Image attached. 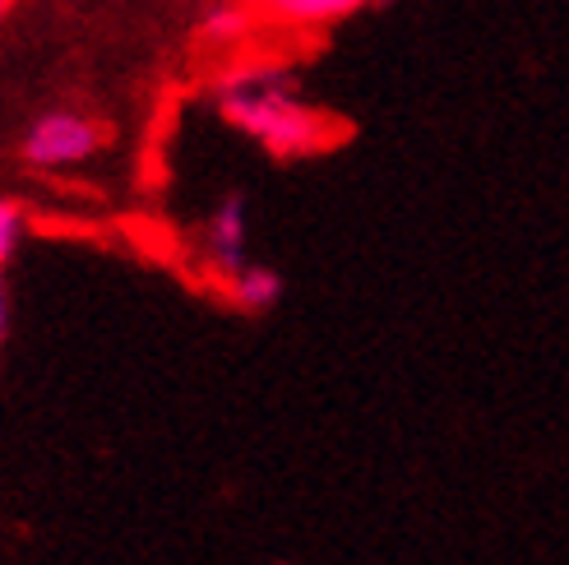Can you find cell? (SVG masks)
Wrapping results in <instances>:
<instances>
[{
  "instance_id": "6da1fadb",
  "label": "cell",
  "mask_w": 569,
  "mask_h": 565,
  "mask_svg": "<svg viewBox=\"0 0 569 565\" xmlns=\"http://www.w3.org/2000/svg\"><path fill=\"white\" fill-rule=\"evenodd\" d=\"M218 111L227 117V126H237L241 135H250L260 149L278 153V158H310L338 145V126L329 111H320L316 102H306L297 93L292 75L282 66H246L232 70L218 83Z\"/></svg>"
},
{
  "instance_id": "ba28073f",
  "label": "cell",
  "mask_w": 569,
  "mask_h": 565,
  "mask_svg": "<svg viewBox=\"0 0 569 565\" xmlns=\"http://www.w3.org/2000/svg\"><path fill=\"white\" fill-rule=\"evenodd\" d=\"M10 334V288H6V265H0V344Z\"/></svg>"
},
{
  "instance_id": "52a82bcc",
  "label": "cell",
  "mask_w": 569,
  "mask_h": 565,
  "mask_svg": "<svg viewBox=\"0 0 569 565\" xmlns=\"http://www.w3.org/2000/svg\"><path fill=\"white\" fill-rule=\"evenodd\" d=\"M246 28V10L241 6H213L204 14V23H199V33H204L209 42H227V38H237Z\"/></svg>"
},
{
  "instance_id": "5b68a950",
  "label": "cell",
  "mask_w": 569,
  "mask_h": 565,
  "mask_svg": "<svg viewBox=\"0 0 569 565\" xmlns=\"http://www.w3.org/2000/svg\"><path fill=\"white\" fill-rule=\"evenodd\" d=\"M227 297H232V306L250 310V316H260V310H273L278 297H282V278L269 269V265H241L232 278H222Z\"/></svg>"
},
{
  "instance_id": "7a4b0ae2",
  "label": "cell",
  "mask_w": 569,
  "mask_h": 565,
  "mask_svg": "<svg viewBox=\"0 0 569 565\" xmlns=\"http://www.w3.org/2000/svg\"><path fill=\"white\" fill-rule=\"evenodd\" d=\"M98 149H102V126L79 117V111H47L23 135V162L47 167V172L89 162Z\"/></svg>"
},
{
  "instance_id": "9c48e42d",
  "label": "cell",
  "mask_w": 569,
  "mask_h": 565,
  "mask_svg": "<svg viewBox=\"0 0 569 565\" xmlns=\"http://www.w3.org/2000/svg\"><path fill=\"white\" fill-rule=\"evenodd\" d=\"M10 6H14V0H0V14H6V10H10Z\"/></svg>"
},
{
  "instance_id": "277c9868",
  "label": "cell",
  "mask_w": 569,
  "mask_h": 565,
  "mask_svg": "<svg viewBox=\"0 0 569 565\" xmlns=\"http://www.w3.org/2000/svg\"><path fill=\"white\" fill-rule=\"evenodd\" d=\"M366 6H380V0H254V10L278 19V23H297V28H310V23H338Z\"/></svg>"
},
{
  "instance_id": "8992f818",
  "label": "cell",
  "mask_w": 569,
  "mask_h": 565,
  "mask_svg": "<svg viewBox=\"0 0 569 565\" xmlns=\"http://www.w3.org/2000/svg\"><path fill=\"white\" fill-rule=\"evenodd\" d=\"M23 232H28V218L14 200H0V265L14 260V250L23 246Z\"/></svg>"
},
{
  "instance_id": "3957f363",
  "label": "cell",
  "mask_w": 569,
  "mask_h": 565,
  "mask_svg": "<svg viewBox=\"0 0 569 565\" xmlns=\"http://www.w3.org/2000/svg\"><path fill=\"white\" fill-rule=\"evenodd\" d=\"M246 237H250V222H246L241 195H227L204 222V256H209V269L218 278H232L241 265H250L246 260Z\"/></svg>"
}]
</instances>
